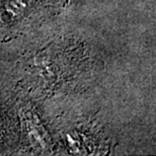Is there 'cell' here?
<instances>
[{
    "label": "cell",
    "instance_id": "1",
    "mask_svg": "<svg viewBox=\"0 0 156 156\" xmlns=\"http://www.w3.org/2000/svg\"><path fill=\"white\" fill-rule=\"evenodd\" d=\"M63 0H0V27L16 32L62 5Z\"/></svg>",
    "mask_w": 156,
    "mask_h": 156
}]
</instances>
